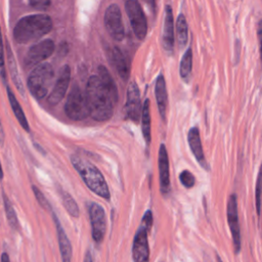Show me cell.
<instances>
[{
  "label": "cell",
  "mask_w": 262,
  "mask_h": 262,
  "mask_svg": "<svg viewBox=\"0 0 262 262\" xmlns=\"http://www.w3.org/2000/svg\"><path fill=\"white\" fill-rule=\"evenodd\" d=\"M85 97L89 115L95 121L110 120L114 113V101L101 84L98 76H91L86 85Z\"/></svg>",
  "instance_id": "obj_1"
},
{
  "label": "cell",
  "mask_w": 262,
  "mask_h": 262,
  "mask_svg": "<svg viewBox=\"0 0 262 262\" xmlns=\"http://www.w3.org/2000/svg\"><path fill=\"white\" fill-rule=\"evenodd\" d=\"M52 29L51 17L44 13L31 14L20 18L14 29L13 38L19 44H27L48 34Z\"/></svg>",
  "instance_id": "obj_2"
},
{
  "label": "cell",
  "mask_w": 262,
  "mask_h": 262,
  "mask_svg": "<svg viewBox=\"0 0 262 262\" xmlns=\"http://www.w3.org/2000/svg\"><path fill=\"white\" fill-rule=\"evenodd\" d=\"M71 163L92 192L104 200H110L111 192L107 183L101 172L93 164L76 155L71 156Z\"/></svg>",
  "instance_id": "obj_3"
},
{
  "label": "cell",
  "mask_w": 262,
  "mask_h": 262,
  "mask_svg": "<svg viewBox=\"0 0 262 262\" xmlns=\"http://www.w3.org/2000/svg\"><path fill=\"white\" fill-rule=\"evenodd\" d=\"M53 77L54 72L50 63L42 62L36 66L28 78V88L31 94L36 99L44 98L48 93Z\"/></svg>",
  "instance_id": "obj_4"
},
{
  "label": "cell",
  "mask_w": 262,
  "mask_h": 262,
  "mask_svg": "<svg viewBox=\"0 0 262 262\" xmlns=\"http://www.w3.org/2000/svg\"><path fill=\"white\" fill-rule=\"evenodd\" d=\"M64 112L67 116L74 121H81L89 116L85 94L77 84L72 87L67 97Z\"/></svg>",
  "instance_id": "obj_5"
},
{
  "label": "cell",
  "mask_w": 262,
  "mask_h": 262,
  "mask_svg": "<svg viewBox=\"0 0 262 262\" xmlns=\"http://www.w3.org/2000/svg\"><path fill=\"white\" fill-rule=\"evenodd\" d=\"M125 9L135 36L138 39H143L147 32V23L138 0H126Z\"/></svg>",
  "instance_id": "obj_6"
},
{
  "label": "cell",
  "mask_w": 262,
  "mask_h": 262,
  "mask_svg": "<svg viewBox=\"0 0 262 262\" xmlns=\"http://www.w3.org/2000/svg\"><path fill=\"white\" fill-rule=\"evenodd\" d=\"M54 42L50 39H45L34 44L27 52L24 58V67L27 70L35 68L47 59L54 51Z\"/></svg>",
  "instance_id": "obj_7"
},
{
  "label": "cell",
  "mask_w": 262,
  "mask_h": 262,
  "mask_svg": "<svg viewBox=\"0 0 262 262\" xmlns=\"http://www.w3.org/2000/svg\"><path fill=\"white\" fill-rule=\"evenodd\" d=\"M88 214L91 224L92 238L96 244H100L106 231V218L104 209L97 203L91 202L88 204Z\"/></svg>",
  "instance_id": "obj_8"
},
{
  "label": "cell",
  "mask_w": 262,
  "mask_h": 262,
  "mask_svg": "<svg viewBox=\"0 0 262 262\" xmlns=\"http://www.w3.org/2000/svg\"><path fill=\"white\" fill-rule=\"evenodd\" d=\"M104 26L111 37L121 41L124 37V26L122 23L121 9L117 4H111L104 12Z\"/></svg>",
  "instance_id": "obj_9"
},
{
  "label": "cell",
  "mask_w": 262,
  "mask_h": 262,
  "mask_svg": "<svg viewBox=\"0 0 262 262\" xmlns=\"http://www.w3.org/2000/svg\"><path fill=\"white\" fill-rule=\"evenodd\" d=\"M226 214H227V223L232 236L234 253L237 254L241 251V230H239L238 214H237V202L234 193L228 198Z\"/></svg>",
  "instance_id": "obj_10"
},
{
  "label": "cell",
  "mask_w": 262,
  "mask_h": 262,
  "mask_svg": "<svg viewBox=\"0 0 262 262\" xmlns=\"http://www.w3.org/2000/svg\"><path fill=\"white\" fill-rule=\"evenodd\" d=\"M149 230L140 224L138 227L132 245V258L134 262H148L149 247L147 241V232Z\"/></svg>",
  "instance_id": "obj_11"
},
{
  "label": "cell",
  "mask_w": 262,
  "mask_h": 262,
  "mask_svg": "<svg viewBox=\"0 0 262 262\" xmlns=\"http://www.w3.org/2000/svg\"><path fill=\"white\" fill-rule=\"evenodd\" d=\"M71 80V69L68 64L61 67L54 86L47 98L50 105H56L64 97Z\"/></svg>",
  "instance_id": "obj_12"
},
{
  "label": "cell",
  "mask_w": 262,
  "mask_h": 262,
  "mask_svg": "<svg viewBox=\"0 0 262 262\" xmlns=\"http://www.w3.org/2000/svg\"><path fill=\"white\" fill-rule=\"evenodd\" d=\"M125 111L128 119L138 123L141 111H140V94L137 84L131 82L127 90V100L125 104Z\"/></svg>",
  "instance_id": "obj_13"
},
{
  "label": "cell",
  "mask_w": 262,
  "mask_h": 262,
  "mask_svg": "<svg viewBox=\"0 0 262 262\" xmlns=\"http://www.w3.org/2000/svg\"><path fill=\"white\" fill-rule=\"evenodd\" d=\"M159 176H160V190L163 195L170 192V173H169V158L165 144L160 145L159 149Z\"/></svg>",
  "instance_id": "obj_14"
},
{
  "label": "cell",
  "mask_w": 262,
  "mask_h": 262,
  "mask_svg": "<svg viewBox=\"0 0 262 262\" xmlns=\"http://www.w3.org/2000/svg\"><path fill=\"white\" fill-rule=\"evenodd\" d=\"M52 213V218L55 224L56 228V235H57V242H58V247H59V252H60V257L62 262H72V254H73V249L70 239L67 236L66 231L63 230L62 225L59 222V219L57 216Z\"/></svg>",
  "instance_id": "obj_15"
},
{
  "label": "cell",
  "mask_w": 262,
  "mask_h": 262,
  "mask_svg": "<svg viewBox=\"0 0 262 262\" xmlns=\"http://www.w3.org/2000/svg\"><path fill=\"white\" fill-rule=\"evenodd\" d=\"M187 141L189 144V147L195 158V160L199 162V164L204 168V169H209L208 164L203 151V146H202V141L200 137V131L198 127H192L187 134Z\"/></svg>",
  "instance_id": "obj_16"
},
{
  "label": "cell",
  "mask_w": 262,
  "mask_h": 262,
  "mask_svg": "<svg viewBox=\"0 0 262 262\" xmlns=\"http://www.w3.org/2000/svg\"><path fill=\"white\" fill-rule=\"evenodd\" d=\"M155 94L157 99V104L161 118L166 121L167 118V106H168V95L166 88V81L163 75H159L155 85Z\"/></svg>",
  "instance_id": "obj_17"
},
{
  "label": "cell",
  "mask_w": 262,
  "mask_h": 262,
  "mask_svg": "<svg viewBox=\"0 0 262 262\" xmlns=\"http://www.w3.org/2000/svg\"><path fill=\"white\" fill-rule=\"evenodd\" d=\"M163 44L166 50H173L174 46V23L173 13L170 5L165 8V18H164V29H163Z\"/></svg>",
  "instance_id": "obj_18"
},
{
  "label": "cell",
  "mask_w": 262,
  "mask_h": 262,
  "mask_svg": "<svg viewBox=\"0 0 262 262\" xmlns=\"http://www.w3.org/2000/svg\"><path fill=\"white\" fill-rule=\"evenodd\" d=\"M112 58L119 76L123 80H128L130 76V62L126 55L118 47H114Z\"/></svg>",
  "instance_id": "obj_19"
},
{
  "label": "cell",
  "mask_w": 262,
  "mask_h": 262,
  "mask_svg": "<svg viewBox=\"0 0 262 262\" xmlns=\"http://www.w3.org/2000/svg\"><path fill=\"white\" fill-rule=\"evenodd\" d=\"M6 91H7V96H8V100H9V103H10V106L12 108V112L15 116V118L17 119L19 125L27 131V132H30V126H29V122L26 118V115L23 111V107L20 106L18 100L16 99L15 95L13 94L12 90L10 89L9 86L6 87Z\"/></svg>",
  "instance_id": "obj_20"
},
{
  "label": "cell",
  "mask_w": 262,
  "mask_h": 262,
  "mask_svg": "<svg viewBox=\"0 0 262 262\" xmlns=\"http://www.w3.org/2000/svg\"><path fill=\"white\" fill-rule=\"evenodd\" d=\"M98 78H99L101 84L103 85V87L105 88V90L107 91L108 95L111 96L112 100L116 103L118 100L117 86H116V83L113 80L110 72L107 71V69L105 67H103V66L98 67Z\"/></svg>",
  "instance_id": "obj_21"
},
{
  "label": "cell",
  "mask_w": 262,
  "mask_h": 262,
  "mask_svg": "<svg viewBox=\"0 0 262 262\" xmlns=\"http://www.w3.org/2000/svg\"><path fill=\"white\" fill-rule=\"evenodd\" d=\"M2 200H3L4 212H5V216H6L8 225L10 226V228L12 230H14L16 232H20V224H19L17 215L15 213L14 207L4 190H2Z\"/></svg>",
  "instance_id": "obj_22"
},
{
  "label": "cell",
  "mask_w": 262,
  "mask_h": 262,
  "mask_svg": "<svg viewBox=\"0 0 262 262\" xmlns=\"http://www.w3.org/2000/svg\"><path fill=\"white\" fill-rule=\"evenodd\" d=\"M141 129L144 140L147 144L150 142V110H149V100L145 99L143 107L141 111Z\"/></svg>",
  "instance_id": "obj_23"
},
{
  "label": "cell",
  "mask_w": 262,
  "mask_h": 262,
  "mask_svg": "<svg viewBox=\"0 0 262 262\" xmlns=\"http://www.w3.org/2000/svg\"><path fill=\"white\" fill-rule=\"evenodd\" d=\"M6 55H7V60H8V66H9V71L11 74V77L13 79V82L15 84V86L17 87V89L19 91H21V93H24V88H23V84L20 81V78L18 76V72H17V68H16V63H15V59L14 56L12 54L11 48L9 46V44H6Z\"/></svg>",
  "instance_id": "obj_24"
},
{
  "label": "cell",
  "mask_w": 262,
  "mask_h": 262,
  "mask_svg": "<svg viewBox=\"0 0 262 262\" xmlns=\"http://www.w3.org/2000/svg\"><path fill=\"white\" fill-rule=\"evenodd\" d=\"M176 33H177V40L181 47L185 46L187 43V23L185 19V16L180 13L178 15L177 21H176Z\"/></svg>",
  "instance_id": "obj_25"
},
{
  "label": "cell",
  "mask_w": 262,
  "mask_h": 262,
  "mask_svg": "<svg viewBox=\"0 0 262 262\" xmlns=\"http://www.w3.org/2000/svg\"><path fill=\"white\" fill-rule=\"evenodd\" d=\"M191 68H192V51H191V48L188 47V49L185 51L180 61V67H179L180 76L185 80L189 78L191 74Z\"/></svg>",
  "instance_id": "obj_26"
},
{
  "label": "cell",
  "mask_w": 262,
  "mask_h": 262,
  "mask_svg": "<svg viewBox=\"0 0 262 262\" xmlns=\"http://www.w3.org/2000/svg\"><path fill=\"white\" fill-rule=\"evenodd\" d=\"M60 195H61L62 205H63L64 209L67 210V212L72 217H76V218L79 217L80 209H79L76 201L73 199V196L69 192H67V191H61Z\"/></svg>",
  "instance_id": "obj_27"
},
{
  "label": "cell",
  "mask_w": 262,
  "mask_h": 262,
  "mask_svg": "<svg viewBox=\"0 0 262 262\" xmlns=\"http://www.w3.org/2000/svg\"><path fill=\"white\" fill-rule=\"evenodd\" d=\"M32 190L34 192V195L38 202V204L46 211L48 212H52V209H51V206L49 204V202L47 201V199L45 198L44 193L36 186V185H32Z\"/></svg>",
  "instance_id": "obj_28"
},
{
  "label": "cell",
  "mask_w": 262,
  "mask_h": 262,
  "mask_svg": "<svg viewBox=\"0 0 262 262\" xmlns=\"http://www.w3.org/2000/svg\"><path fill=\"white\" fill-rule=\"evenodd\" d=\"M179 179L181 184L186 188H191L195 184V178L193 174L188 170H183L179 175Z\"/></svg>",
  "instance_id": "obj_29"
},
{
  "label": "cell",
  "mask_w": 262,
  "mask_h": 262,
  "mask_svg": "<svg viewBox=\"0 0 262 262\" xmlns=\"http://www.w3.org/2000/svg\"><path fill=\"white\" fill-rule=\"evenodd\" d=\"M31 7L36 10L44 11L50 7L51 0H28Z\"/></svg>",
  "instance_id": "obj_30"
},
{
  "label": "cell",
  "mask_w": 262,
  "mask_h": 262,
  "mask_svg": "<svg viewBox=\"0 0 262 262\" xmlns=\"http://www.w3.org/2000/svg\"><path fill=\"white\" fill-rule=\"evenodd\" d=\"M260 178L258 177L257 179V183H256V212L258 217L260 216Z\"/></svg>",
  "instance_id": "obj_31"
},
{
  "label": "cell",
  "mask_w": 262,
  "mask_h": 262,
  "mask_svg": "<svg viewBox=\"0 0 262 262\" xmlns=\"http://www.w3.org/2000/svg\"><path fill=\"white\" fill-rule=\"evenodd\" d=\"M3 67H4V46H3L2 33L0 28V69H3Z\"/></svg>",
  "instance_id": "obj_32"
},
{
  "label": "cell",
  "mask_w": 262,
  "mask_h": 262,
  "mask_svg": "<svg viewBox=\"0 0 262 262\" xmlns=\"http://www.w3.org/2000/svg\"><path fill=\"white\" fill-rule=\"evenodd\" d=\"M5 140V132L3 130V127H2V123L0 121V144H3Z\"/></svg>",
  "instance_id": "obj_33"
},
{
  "label": "cell",
  "mask_w": 262,
  "mask_h": 262,
  "mask_svg": "<svg viewBox=\"0 0 262 262\" xmlns=\"http://www.w3.org/2000/svg\"><path fill=\"white\" fill-rule=\"evenodd\" d=\"M0 262H10V258H9V256H8V254L6 252H3L1 254Z\"/></svg>",
  "instance_id": "obj_34"
},
{
  "label": "cell",
  "mask_w": 262,
  "mask_h": 262,
  "mask_svg": "<svg viewBox=\"0 0 262 262\" xmlns=\"http://www.w3.org/2000/svg\"><path fill=\"white\" fill-rule=\"evenodd\" d=\"M84 262H93V261H92V257H91L90 252H86V254H85V258H84Z\"/></svg>",
  "instance_id": "obj_35"
},
{
  "label": "cell",
  "mask_w": 262,
  "mask_h": 262,
  "mask_svg": "<svg viewBox=\"0 0 262 262\" xmlns=\"http://www.w3.org/2000/svg\"><path fill=\"white\" fill-rule=\"evenodd\" d=\"M144 2H146L147 4H149L151 7L155 6V0H143Z\"/></svg>",
  "instance_id": "obj_36"
},
{
  "label": "cell",
  "mask_w": 262,
  "mask_h": 262,
  "mask_svg": "<svg viewBox=\"0 0 262 262\" xmlns=\"http://www.w3.org/2000/svg\"><path fill=\"white\" fill-rule=\"evenodd\" d=\"M3 176H4V172H3V169H2V166H1V162H0V181L3 179Z\"/></svg>",
  "instance_id": "obj_37"
},
{
  "label": "cell",
  "mask_w": 262,
  "mask_h": 262,
  "mask_svg": "<svg viewBox=\"0 0 262 262\" xmlns=\"http://www.w3.org/2000/svg\"><path fill=\"white\" fill-rule=\"evenodd\" d=\"M216 259H217V262H222V260H221V258L218 256V255H216Z\"/></svg>",
  "instance_id": "obj_38"
}]
</instances>
